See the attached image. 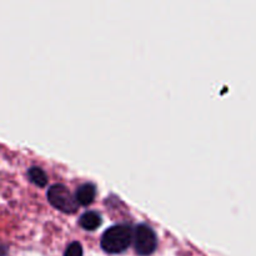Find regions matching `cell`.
Masks as SVG:
<instances>
[{
	"label": "cell",
	"mask_w": 256,
	"mask_h": 256,
	"mask_svg": "<svg viewBox=\"0 0 256 256\" xmlns=\"http://www.w3.org/2000/svg\"><path fill=\"white\" fill-rule=\"evenodd\" d=\"M132 240H134V232L129 225H115L102 234V248L109 254H119L129 248Z\"/></svg>",
	"instance_id": "1"
},
{
	"label": "cell",
	"mask_w": 256,
	"mask_h": 256,
	"mask_svg": "<svg viewBox=\"0 0 256 256\" xmlns=\"http://www.w3.org/2000/svg\"><path fill=\"white\" fill-rule=\"evenodd\" d=\"M48 200L52 206L62 212H74L79 206L76 198L72 194V192L66 186L62 184H55L50 186L49 192H48Z\"/></svg>",
	"instance_id": "2"
},
{
	"label": "cell",
	"mask_w": 256,
	"mask_h": 256,
	"mask_svg": "<svg viewBox=\"0 0 256 256\" xmlns=\"http://www.w3.org/2000/svg\"><path fill=\"white\" fill-rule=\"evenodd\" d=\"M134 246L139 255L148 256L155 252L158 245L154 230L145 224L138 225L134 232Z\"/></svg>",
	"instance_id": "3"
},
{
	"label": "cell",
	"mask_w": 256,
	"mask_h": 256,
	"mask_svg": "<svg viewBox=\"0 0 256 256\" xmlns=\"http://www.w3.org/2000/svg\"><path fill=\"white\" fill-rule=\"evenodd\" d=\"M95 194H96V190L92 184H84L78 189L75 198H76V202L79 205L82 206H86V205L92 204V200H94Z\"/></svg>",
	"instance_id": "4"
},
{
	"label": "cell",
	"mask_w": 256,
	"mask_h": 256,
	"mask_svg": "<svg viewBox=\"0 0 256 256\" xmlns=\"http://www.w3.org/2000/svg\"><path fill=\"white\" fill-rule=\"evenodd\" d=\"M100 224H102V218L95 212H88L80 218V225L85 230H95L100 226Z\"/></svg>",
	"instance_id": "5"
},
{
	"label": "cell",
	"mask_w": 256,
	"mask_h": 256,
	"mask_svg": "<svg viewBox=\"0 0 256 256\" xmlns=\"http://www.w3.org/2000/svg\"><path fill=\"white\" fill-rule=\"evenodd\" d=\"M28 175H29V179L32 184H35L39 188H44L45 185L48 184V176L45 174V172L40 168H30L29 172H28Z\"/></svg>",
	"instance_id": "6"
},
{
	"label": "cell",
	"mask_w": 256,
	"mask_h": 256,
	"mask_svg": "<svg viewBox=\"0 0 256 256\" xmlns=\"http://www.w3.org/2000/svg\"><path fill=\"white\" fill-rule=\"evenodd\" d=\"M64 256H82V248L80 242H74L66 248Z\"/></svg>",
	"instance_id": "7"
},
{
	"label": "cell",
	"mask_w": 256,
	"mask_h": 256,
	"mask_svg": "<svg viewBox=\"0 0 256 256\" xmlns=\"http://www.w3.org/2000/svg\"><path fill=\"white\" fill-rule=\"evenodd\" d=\"M5 254H6V249L0 245V256H5Z\"/></svg>",
	"instance_id": "8"
}]
</instances>
